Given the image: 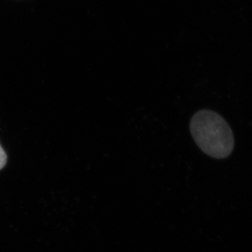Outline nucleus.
Masks as SVG:
<instances>
[{"instance_id":"2","label":"nucleus","mask_w":252,"mask_h":252,"mask_svg":"<svg viewBox=\"0 0 252 252\" xmlns=\"http://www.w3.org/2000/svg\"><path fill=\"white\" fill-rule=\"evenodd\" d=\"M7 156L6 154L4 149L2 148V146L0 144V170H2L4 168L5 165L7 164Z\"/></svg>"},{"instance_id":"1","label":"nucleus","mask_w":252,"mask_h":252,"mask_svg":"<svg viewBox=\"0 0 252 252\" xmlns=\"http://www.w3.org/2000/svg\"><path fill=\"white\" fill-rule=\"evenodd\" d=\"M194 141L206 155L216 159L228 158L234 148V137L230 126L216 112L201 110L190 122Z\"/></svg>"}]
</instances>
